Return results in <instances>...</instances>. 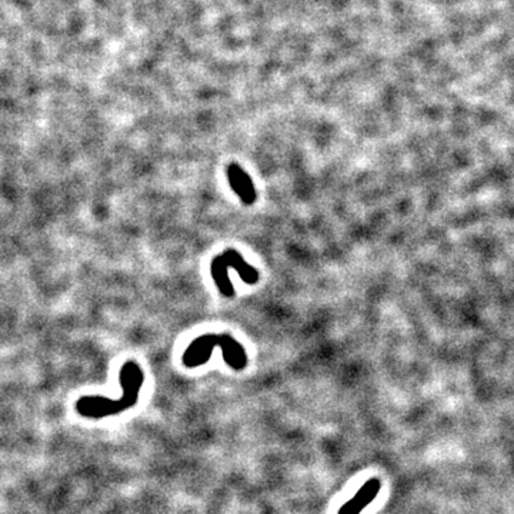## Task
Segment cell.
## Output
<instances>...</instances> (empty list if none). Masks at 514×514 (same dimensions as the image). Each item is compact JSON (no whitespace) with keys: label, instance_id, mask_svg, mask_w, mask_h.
Returning a JSON list of instances; mask_svg holds the SVG:
<instances>
[{"label":"cell","instance_id":"4","mask_svg":"<svg viewBox=\"0 0 514 514\" xmlns=\"http://www.w3.org/2000/svg\"><path fill=\"white\" fill-rule=\"evenodd\" d=\"M382 490V480L379 477H372L367 480L357 493L347 500L337 511V514H360L367 506L379 496Z\"/></svg>","mask_w":514,"mask_h":514},{"label":"cell","instance_id":"3","mask_svg":"<svg viewBox=\"0 0 514 514\" xmlns=\"http://www.w3.org/2000/svg\"><path fill=\"white\" fill-rule=\"evenodd\" d=\"M229 269H235L246 284L253 286L260 280L259 270L250 266L236 249H226L223 255L216 256L210 264L211 279L225 298L232 299L235 296V288L229 277Z\"/></svg>","mask_w":514,"mask_h":514},{"label":"cell","instance_id":"2","mask_svg":"<svg viewBox=\"0 0 514 514\" xmlns=\"http://www.w3.org/2000/svg\"><path fill=\"white\" fill-rule=\"evenodd\" d=\"M214 347H220L226 364L233 370L242 372L246 369L249 363L247 353L243 344L230 334H203L194 339L183 353V366L187 369H196V367L204 364L209 361Z\"/></svg>","mask_w":514,"mask_h":514},{"label":"cell","instance_id":"1","mask_svg":"<svg viewBox=\"0 0 514 514\" xmlns=\"http://www.w3.org/2000/svg\"><path fill=\"white\" fill-rule=\"evenodd\" d=\"M119 380L123 390L117 400L102 396H83L76 402L78 413L88 419H103L120 414L136 406L144 383L141 367L133 360L126 361L120 369Z\"/></svg>","mask_w":514,"mask_h":514},{"label":"cell","instance_id":"5","mask_svg":"<svg viewBox=\"0 0 514 514\" xmlns=\"http://www.w3.org/2000/svg\"><path fill=\"white\" fill-rule=\"evenodd\" d=\"M226 177L232 190L240 197L243 204L246 206L255 204L257 199L255 183L243 168H240L238 163H230L226 168Z\"/></svg>","mask_w":514,"mask_h":514}]
</instances>
